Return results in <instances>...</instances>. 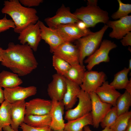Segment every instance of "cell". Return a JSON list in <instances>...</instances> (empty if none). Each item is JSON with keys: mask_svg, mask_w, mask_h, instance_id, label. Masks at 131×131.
Instances as JSON below:
<instances>
[{"mask_svg": "<svg viewBox=\"0 0 131 131\" xmlns=\"http://www.w3.org/2000/svg\"><path fill=\"white\" fill-rule=\"evenodd\" d=\"M3 49L1 47H0V53L1 52V51Z\"/></svg>", "mask_w": 131, "mask_h": 131, "instance_id": "f6af8a7d", "label": "cell"}, {"mask_svg": "<svg viewBox=\"0 0 131 131\" xmlns=\"http://www.w3.org/2000/svg\"><path fill=\"white\" fill-rule=\"evenodd\" d=\"M14 23L12 19H8L6 15L2 19H0V33L6 31L10 28H14Z\"/></svg>", "mask_w": 131, "mask_h": 131, "instance_id": "d6a6232c", "label": "cell"}, {"mask_svg": "<svg viewBox=\"0 0 131 131\" xmlns=\"http://www.w3.org/2000/svg\"><path fill=\"white\" fill-rule=\"evenodd\" d=\"M118 116L116 107L113 106L105 116L100 124L103 128L110 127L114 123Z\"/></svg>", "mask_w": 131, "mask_h": 131, "instance_id": "1f68e13d", "label": "cell"}, {"mask_svg": "<svg viewBox=\"0 0 131 131\" xmlns=\"http://www.w3.org/2000/svg\"><path fill=\"white\" fill-rule=\"evenodd\" d=\"M52 100L40 98H33L25 103V115H42L49 114Z\"/></svg>", "mask_w": 131, "mask_h": 131, "instance_id": "ac0fdd59", "label": "cell"}, {"mask_svg": "<svg viewBox=\"0 0 131 131\" xmlns=\"http://www.w3.org/2000/svg\"><path fill=\"white\" fill-rule=\"evenodd\" d=\"M83 130L84 131H92L88 125L84 127ZM101 131H113L110 127H107L104 128L103 130Z\"/></svg>", "mask_w": 131, "mask_h": 131, "instance_id": "74e56055", "label": "cell"}, {"mask_svg": "<svg viewBox=\"0 0 131 131\" xmlns=\"http://www.w3.org/2000/svg\"><path fill=\"white\" fill-rule=\"evenodd\" d=\"M106 24L112 29L109 34L110 37L121 39L131 31V16L128 15L117 20H109Z\"/></svg>", "mask_w": 131, "mask_h": 131, "instance_id": "2e32d148", "label": "cell"}, {"mask_svg": "<svg viewBox=\"0 0 131 131\" xmlns=\"http://www.w3.org/2000/svg\"><path fill=\"white\" fill-rule=\"evenodd\" d=\"M2 129L4 131H16L12 128L9 125L4 127Z\"/></svg>", "mask_w": 131, "mask_h": 131, "instance_id": "b9f144b4", "label": "cell"}, {"mask_svg": "<svg viewBox=\"0 0 131 131\" xmlns=\"http://www.w3.org/2000/svg\"><path fill=\"white\" fill-rule=\"evenodd\" d=\"M53 53L71 65L79 63L78 49L76 45L71 42H67L63 43L58 47Z\"/></svg>", "mask_w": 131, "mask_h": 131, "instance_id": "9a60e30c", "label": "cell"}, {"mask_svg": "<svg viewBox=\"0 0 131 131\" xmlns=\"http://www.w3.org/2000/svg\"><path fill=\"white\" fill-rule=\"evenodd\" d=\"M51 100V107L49 113L51 121L49 127L54 131H63L65 124L63 117L65 109L64 105L62 101Z\"/></svg>", "mask_w": 131, "mask_h": 131, "instance_id": "e0dca14e", "label": "cell"}, {"mask_svg": "<svg viewBox=\"0 0 131 131\" xmlns=\"http://www.w3.org/2000/svg\"><path fill=\"white\" fill-rule=\"evenodd\" d=\"M76 24L78 27L81 29L84 30L88 28L85 23L82 21L80 20L76 23Z\"/></svg>", "mask_w": 131, "mask_h": 131, "instance_id": "8d00e7d4", "label": "cell"}, {"mask_svg": "<svg viewBox=\"0 0 131 131\" xmlns=\"http://www.w3.org/2000/svg\"><path fill=\"white\" fill-rule=\"evenodd\" d=\"M90 94L91 101V110L93 126L96 128L99 127L100 123L111 109L112 106L102 102L95 92Z\"/></svg>", "mask_w": 131, "mask_h": 131, "instance_id": "9c48e42d", "label": "cell"}, {"mask_svg": "<svg viewBox=\"0 0 131 131\" xmlns=\"http://www.w3.org/2000/svg\"><path fill=\"white\" fill-rule=\"evenodd\" d=\"M105 24L99 31L83 37L76 41V45L79 52V63L83 65L84 59L93 54L97 49L108 28Z\"/></svg>", "mask_w": 131, "mask_h": 131, "instance_id": "3957f363", "label": "cell"}, {"mask_svg": "<svg viewBox=\"0 0 131 131\" xmlns=\"http://www.w3.org/2000/svg\"><path fill=\"white\" fill-rule=\"evenodd\" d=\"M77 97L79 102L76 107L66 112L65 118L67 121L81 117L91 112V101L89 94L81 89Z\"/></svg>", "mask_w": 131, "mask_h": 131, "instance_id": "8992f818", "label": "cell"}, {"mask_svg": "<svg viewBox=\"0 0 131 131\" xmlns=\"http://www.w3.org/2000/svg\"><path fill=\"white\" fill-rule=\"evenodd\" d=\"M130 81L128 83L125 89L128 92L131 94V78L129 80Z\"/></svg>", "mask_w": 131, "mask_h": 131, "instance_id": "60d3db41", "label": "cell"}, {"mask_svg": "<svg viewBox=\"0 0 131 131\" xmlns=\"http://www.w3.org/2000/svg\"><path fill=\"white\" fill-rule=\"evenodd\" d=\"M39 21L26 27L19 33L18 38L21 44H27L35 52L37 51L41 39Z\"/></svg>", "mask_w": 131, "mask_h": 131, "instance_id": "52a82bcc", "label": "cell"}, {"mask_svg": "<svg viewBox=\"0 0 131 131\" xmlns=\"http://www.w3.org/2000/svg\"><path fill=\"white\" fill-rule=\"evenodd\" d=\"M2 61V59L0 57V61L1 62Z\"/></svg>", "mask_w": 131, "mask_h": 131, "instance_id": "bcb514c9", "label": "cell"}, {"mask_svg": "<svg viewBox=\"0 0 131 131\" xmlns=\"http://www.w3.org/2000/svg\"><path fill=\"white\" fill-rule=\"evenodd\" d=\"M119 8L117 10L113 13L111 17L114 20H116L128 16L131 12V4L123 3L121 0H118Z\"/></svg>", "mask_w": 131, "mask_h": 131, "instance_id": "4dcf8cb0", "label": "cell"}, {"mask_svg": "<svg viewBox=\"0 0 131 131\" xmlns=\"http://www.w3.org/2000/svg\"><path fill=\"white\" fill-rule=\"evenodd\" d=\"M121 39L120 42L123 46H131V32L128 33Z\"/></svg>", "mask_w": 131, "mask_h": 131, "instance_id": "d590c367", "label": "cell"}, {"mask_svg": "<svg viewBox=\"0 0 131 131\" xmlns=\"http://www.w3.org/2000/svg\"><path fill=\"white\" fill-rule=\"evenodd\" d=\"M25 100H23L11 104V127L16 131H18L19 126L24 123L25 115Z\"/></svg>", "mask_w": 131, "mask_h": 131, "instance_id": "ffe728a7", "label": "cell"}, {"mask_svg": "<svg viewBox=\"0 0 131 131\" xmlns=\"http://www.w3.org/2000/svg\"><path fill=\"white\" fill-rule=\"evenodd\" d=\"M66 89V78L57 73L53 75L52 80L48 85V94L51 100L61 101Z\"/></svg>", "mask_w": 131, "mask_h": 131, "instance_id": "5bb4252c", "label": "cell"}, {"mask_svg": "<svg viewBox=\"0 0 131 131\" xmlns=\"http://www.w3.org/2000/svg\"><path fill=\"white\" fill-rule=\"evenodd\" d=\"M67 121L65 123V131H84L83 128L85 126L93 125L91 112L81 117Z\"/></svg>", "mask_w": 131, "mask_h": 131, "instance_id": "7402d4cb", "label": "cell"}, {"mask_svg": "<svg viewBox=\"0 0 131 131\" xmlns=\"http://www.w3.org/2000/svg\"><path fill=\"white\" fill-rule=\"evenodd\" d=\"M20 126V128L22 130V131H54L49 126L35 127L28 125L24 123L21 124Z\"/></svg>", "mask_w": 131, "mask_h": 131, "instance_id": "836d02e7", "label": "cell"}, {"mask_svg": "<svg viewBox=\"0 0 131 131\" xmlns=\"http://www.w3.org/2000/svg\"><path fill=\"white\" fill-rule=\"evenodd\" d=\"M129 66L128 68L130 70H131V59H130L129 60Z\"/></svg>", "mask_w": 131, "mask_h": 131, "instance_id": "ee69618b", "label": "cell"}, {"mask_svg": "<svg viewBox=\"0 0 131 131\" xmlns=\"http://www.w3.org/2000/svg\"><path fill=\"white\" fill-rule=\"evenodd\" d=\"M19 1L22 5L28 8L38 6L43 1V0H19Z\"/></svg>", "mask_w": 131, "mask_h": 131, "instance_id": "e575fe53", "label": "cell"}, {"mask_svg": "<svg viewBox=\"0 0 131 131\" xmlns=\"http://www.w3.org/2000/svg\"><path fill=\"white\" fill-rule=\"evenodd\" d=\"M95 92L101 101L113 106H115L116 100L121 94L108 81H106Z\"/></svg>", "mask_w": 131, "mask_h": 131, "instance_id": "d6986e66", "label": "cell"}, {"mask_svg": "<svg viewBox=\"0 0 131 131\" xmlns=\"http://www.w3.org/2000/svg\"><path fill=\"white\" fill-rule=\"evenodd\" d=\"M131 119V111H128L118 116L114 124L110 127L113 131H123Z\"/></svg>", "mask_w": 131, "mask_h": 131, "instance_id": "f1b7e54d", "label": "cell"}, {"mask_svg": "<svg viewBox=\"0 0 131 131\" xmlns=\"http://www.w3.org/2000/svg\"><path fill=\"white\" fill-rule=\"evenodd\" d=\"M73 13L85 23L88 28L94 27L100 23L106 24L109 19L107 12L97 6H82L77 9Z\"/></svg>", "mask_w": 131, "mask_h": 131, "instance_id": "277c9868", "label": "cell"}, {"mask_svg": "<svg viewBox=\"0 0 131 131\" xmlns=\"http://www.w3.org/2000/svg\"><path fill=\"white\" fill-rule=\"evenodd\" d=\"M4 100L10 104L25 100L28 98L35 95L37 92V88L34 86L27 87L18 86L12 88H5Z\"/></svg>", "mask_w": 131, "mask_h": 131, "instance_id": "8fae6325", "label": "cell"}, {"mask_svg": "<svg viewBox=\"0 0 131 131\" xmlns=\"http://www.w3.org/2000/svg\"><path fill=\"white\" fill-rule=\"evenodd\" d=\"M80 21L71 12L70 8L63 4L58 9L54 16L44 19L48 27L52 28L61 25L77 23Z\"/></svg>", "mask_w": 131, "mask_h": 131, "instance_id": "ba28073f", "label": "cell"}, {"mask_svg": "<svg viewBox=\"0 0 131 131\" xmlns=\"http://www.w3.org/2000/svg\"><path fill=\"white\" fill-rule=\"evenodd\" d=\"M98 2L97 0H88L87 5L92 6H97Z\"/></svg>", "mask_w": 131, "mask_h": 131, "instance_id": "ab89813d", "label": "cell"}, {"mask_svg": "<svg viewBox=\"0 0 131 131\" xmlns=\"http://www.w3.org/2000/svg\"><path fill=\"white\" fill-rule=\"evenodd\" d=\"M117 47L116 45L114 42L108 40H103L101 41L99 48L84 60V62L87 64L86 67L88 70H91L95 66L101 62H109L110 51Z\"/></svg>", "mask_w": 131, "mask_h": 131, "instance_id": "5b68a950", "label": "cell"}, {"mask_svg": "<svg viewBox=\"0 0 131 131\" xmlns=\"http://www.w3.org/2000/svg\"><path fill=\"white\" fill-rule=\"evenodd\" d=\"M3 5L1 12L11 18L15 25L14 31L16 33H19L27 26L35 24L39 20L36 10L23 6L19 0H5Z\"/></svg>", "mask_w": 131, "mask_h": 131, "instance_id": "7a4b0ae2", "label": "cell"}, {"mask_svg": "<svg viewBox=\"0 0 131 131\" xmlns=\"http://www.w3.org/2000/svg\"><path fill=\"white\" fill-rule=\"evenodd\" d=\"M1 65L9 68L19 76L30 73L37 67L38 63L33 50L27 44H15L10 42L8 48L0 53Z\"/></svg>", "mask_w": 131, "mask_h": 131, "instance_id": "6da1fadb", "label": "cell"}, {"mask_svg": "<svg viewBox=\"0 0 131 131\" xmlns=\"http://www.w3.org/2000/svg\"><path fill=\"white\" fill-rule=\"evenodd\" d=\"M51 119L49 114L42 115H25L24 123L35 127L49 126Z\"/></svg>", "mask_w": 131, "mask_h": 131, "instance_id": "d4e9b609", "label": "cell"}, {"mask_svg": "<svg viewBox=\"0 0 131 131\" xmlns=\"http://www.w3.org/2000/svg\"><path fill=\"white\" fill-rule=\"evenodd\" d=\"M11 104L4 100L0 106V131L4 127L10 125Z\"/></svg>", "mask_w": 131, "mask_h": 131, "instance_id": "83f0119b", "label": "cell"}, {"mask_svg": "<svg viewBox=\"0 0 131 131\" xmlns=\"http://www.w3.org/2000/svg\"><path fill=\"white\" fill-rule=\"evenodd\" d=\"M106 78L103 71H86L82 83L80 86L82 90L87 93L95 92L106 81Z\"/></svg>", "mask_w": 131, "mask_h": 131, "instance_id": "7c38bea8", "label": "cell"}, {"mask_svg": "<svg viewBox=\"0 0 131 131\" xmlns=\"http://www.w3.org/2000/svg\"><path fill=\"white\" fill-rule=\"evenodd\" d=\"M53 29L71 42L93 33L88 28L84 30L80 29L77 26L76 23L61 25Z\"/></svg>", "mask_w": 131, "mask_h": 131, "instance_id": "4fadbf2b", "label": "cell"}, {"mask_svg": "<svg viewBox=\"0 0 131 131\" xmlns=\"http://www.w3.org/2000/svg\"><path fill=\"white\" fill-rule=\"evenodd\" d=\"M123 131H131V119L129 121L126 128Z\"/></svg>", "mask_w": 131, "mask_h": 131, "instance_id": "7bdbcfd3", "label": "cell"}, {"mask_svg": "<svg viewBox=\"0 0 131 131\" xmlns=\"http://www.w3.org/2000/svg\"><path fill=\"white\" fill-rule=\"evenodd\" d=\"M65 131L64 130H63V131Z\"/></svg>", "mask_w": 131, "mask_h": 131, "instance_id": "7dc6e473", "label": "cell"}, {"mask_svg": "<svg viewBox=\"0 0 131 131\" xmlns=\"http://www.w3.org/2000/svg\"><path fill=\"white\" fill-rule=\"evenodd\" d=\"M128 68L124 67L114 75L113 81L110 84L116 89H125L129 82L128 75L130 71Z\"/></svg>", "mask_w": 131, "mask_h": 131, "instance_id": "484cf974", "label": "cell"}, {"mask_svg": "<svg viewBox=\"0 0 131 131\" xmlns=\"http://www.w3.org/2000/svg\"><path fill=\"white\" fill-rule=\"evenodd\" d=\"M66 89L62 101L66 110L72 109L78 100L81 88L79 85L66 78Z\"/></svg>", "mask_w": 131, "mask_h": 131, "instance_id": "44dd1931", "label": "cell"}, {"mask_svg": "<svg viewBox=\"0 0 131 131\" xmlns=\"http://www.w3.org/2000/svg\"><path fill=\"white\" fill-rule=\"evenodd\" d=\"M0 86V104H1L4 100V90Z\"/></svg>", "mask_w": 131, "mask_h": 131, "instance_id": "f35d334b", "label": "cell"}, {"mask_svg": "<svg viewBox=\"0 0 131 131\" xmlns=\"http://www.w3.org/2000/svg\"><path fill=\"white\" fill-rule=\"evenodd\" d=\"M23 82L22 80L16 74L5 70L0 73V86L4 89L16 87Z\"/></svg>", "mask_w": 131, "mask_h": 131, "instance_id": "603a6c76", "label": "cell"}, {"mask_svg": "<svg viewBox=\"0 0 131 131\" xmlns=\"http://www.w3.org/2000/svg\"><path fill=\"white\" fill-rule=\"evenodd\" d=\"M53 66L57 73L64 76L71 66V65L60 57L53 54L52 56Z\"/></svg>", "mask_w": 131, "mask_h": 131, "instance_id": "f546056e", "label": "cell"}, {"mask_svg": "<svg viewBox=\"0 0 131 131\" xmlns=\"http://www.w3.org/2000/svg\"><path fill=\"white\" fill-rule=\"evenodd\" d=\"M41 39L49 45L50 52L53 51L63 43L69 42L54 29L45 26L42 22L39 21Z\"/></svg>", "mask_w": 131, "mask_h": 131, "instance_id": "30bf717a", "label": "cell"}, {"mask_svg": "<svg viewBox=\"0 0 131 131\" xmlns=\"http://www.w3.org/2000/svg\"><path fill=\"white\" fill-rule=\"evenodd\" d=\"M131 105V94L126 90L117 98L115 107L118 116L128 112Z\"/></svg>", "mask_w": 131, "mask_h": 131, "instance_id": "4316f807", "label": "cell"}, {"mask_svg": "<svg viewBox=\"0 0 131 131\" xmlns=\"http://www.w3.org/2000/svg\"><path fill=\"white\" fill-rule=\"evenodd\" d=\"M86 69L85 66L80 64L71 65V66L64 76L66 79L79 85L82 83Z\"/></svg>", "mask_w": 131, "mask_h": 131, "instance_id": "cb8c5ba5", "label": "cell"}]
</instances>
